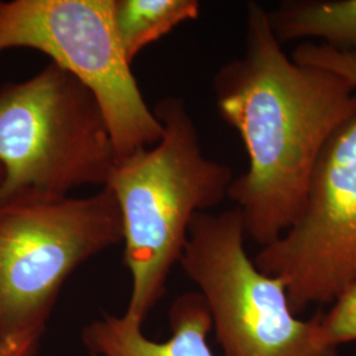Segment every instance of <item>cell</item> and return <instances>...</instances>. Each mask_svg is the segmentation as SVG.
Wrapping results in <instances>:
<instances>
[{
    "label": "cell",
    "instance_id": "cell-1",
    "mask_svg": "<svg viewBox=\"0 0 356 356\" xmlns=\"http://www.w3.org/2000/svg\"><path fill=\"white\" fill-rule=\"evenodd\" d=\"M213 89L219 114L248 156L227 198L242 213L247 238L266 247L301 216L321 154L356 115V86L337 72L296 63L267 10L250 3L244 51L219 67Z\"/></svg>",
    "mask_w": 356,
    "mask_h": 356
},
{
    "label": "cell",
    "instance_id": "cell-2",
    "mask_svg": "<svg viewBox=\"0 0 356 356\" xmlns=\"http://www.w3.org/2000/svg\"><path fill=\"white\" fill-rule=\"evenodd\" d=\"M153 113L163 126L161 139L119 159L106 185L120 210L124 266L131 276L123 314L141 323L165 294L191 220L222 204L234 179L229 165L204 156L184 99L164 98Z\"/></svg>",
    "mask_w": 356,
    "mask_h": 356
},
{
    "label": "cell",
    "instance_id": "cell-3",
    "mask_svg": "<svg viewBox=\"0 0 356 356\" xmlns=\"http://www.w3.org/2000/svg\"><path fill=\"white\" fill-rule=\"evenodd\" d=\"M123 242L114 193L0 195V343H38L65 282Z\"/></svg>",
    "mask_w": 356,
    "mask_h": 356
},
{
    "label": "cell",
    "instance_id": "cell-4",
    "mask_svg": "<svg viewBox=\"0 0 356 356\" xmlns=\"http://www.w3.org/2000/svg\"><path fill=\"white\" fill-rule=\"evenodd\" d=\"M118 160L95 94L69 70L51 61L0 88V195L104 188Z\"/></svg>",
    "mask_w": 356,
    "mask_h": 356
},
{
    "label": "cell",
    "instance_id": "cell-5",
    "mask_svg": "<svg viewBox=\"0 0 356 356\" xmlns=\"http://www.w3.org/2000/svg\"><path fill=\"white\" fill-rule=\"evenodd\" d=\"M292 58L350 79L356 86V54L306 41ZM254 263L280 279L293 312L331 305L356 284V115L329 141L312 178L297 222L261 247Z\"/></svg>",
    "mask_w": 356,
    "mask_h": 356
},
{
    "label": "cell",
    "instance_id": "cell-6",
    "mask_svg": "<svg viewBox=\"0 0 356 356\" xmlns=\"http://www.w3.org/2000/svg\"><path fill=\"white\" fill-rule=\"evenodd\" d=\"M242 213H200L179 266L209 309L223 356H338L319 341L317 319H301L285 284L261 272L245 251Z\"/></svg>",
    "mask_w": 356,
    "mask_h": 356
},
{
    "label": "cell",
    "instance_id": "cell-7",
    "mask_svg": "<svg viewBox=\"0 0 356 356\" xmlns=\"http://www.w3.org/2000/svg\"><path fill=\"white\" fill-rule=\"evenodd\" d=\"M114 0H0V53L42 51L97 97L118 157L152 147L163 126L141 94L115 33Z\"/></svg>",
    "mask_w": 356,
    "mask_h": 356
},
{
    "label": "cell",
    "instance_id": "cell-8",
    "mask_svg": "<svg viewBox=\"0 0 356 356\" xmlns=\"http://www.w3.org/2000/svg\"><path fill=\"white\" fill-rule=\"evenodd\" d=\"M143 325L127 316L104 314L82 330L88 356H214L207 337L213 330L204 297L197 292L178 296L169 310L170 335L152 341Z\"/></svg>",
    "mask_w": 356,
    "mask_h": 356
},
{
    "label": "cell",
    "instance_id": "cell-9",
    "mask_svg": "<svg viewBox=\"0 0 356 356\" xmlns=\"http://www.w3.org/2000/svg\"><path fill=\"white\" fill-rule=\"evenodd\" d=\"M277 40L317 38L338 51L356 54V0H291L268 13Z\"/></svg>",
    "mask_w": 356,
    "mask_h": 356
},
{
    "label": "cell",
    "instance_id": "cell-10",
    "mask_svg": "<svg viewBox=\"0 0 356 356\" xmlns=\"http://www.w3.org/2000/svg\"><path fill=\"white\" fill-rule=\"evenodd\" d=\"M200 13L197 0H114L115 33L128 64L179 24L197 20Z\"/></svg>",
    "mask_w": 356,
    "mask_h": 356
},
{
    "label": "cell",
    "instance_id": "cell-11",
    "mask_svg": "<svg viewBox=\"0 0 356 356\" xmlns=\"http://www.w3.org/2000/svg\"><path fill=\"white\" fill-rule=\"evenodd\" d=\"M319 341L331 348L356 341V284L346 289L326 313L316 316Z\"/></svg>",
    "mask_w": 356,
    "mask_h": 356
},
{
    "label": "cell",
    "instance_id": "cell-12",
    "mask_svg": "<svg viewBox=\"0 0 356 356\" xmlns=\"http://www.w3.org/2000/svg\"><path fill=\"white\" fill-rule=\"evenodd\" d=\"M38 343H0V356H36Z\"/></svg>",
    "mask_w": 356,
    "mask_h": 356
},
{
    "label": "cell",
    "instance_id": "cell-13",
    "mask_svg": "<svg viewBox=\"0 0 356 356\" xmlns=\"http://www.w3.org/2000/svg\"><path fill=\"white\" fill-rule=\"evenodd\" d=\"M1 178H3V173H1V170H0V182H1Z\"/></svg>",
    "mask_w": 356,
    "mask_h": 356
}]
</instances>
